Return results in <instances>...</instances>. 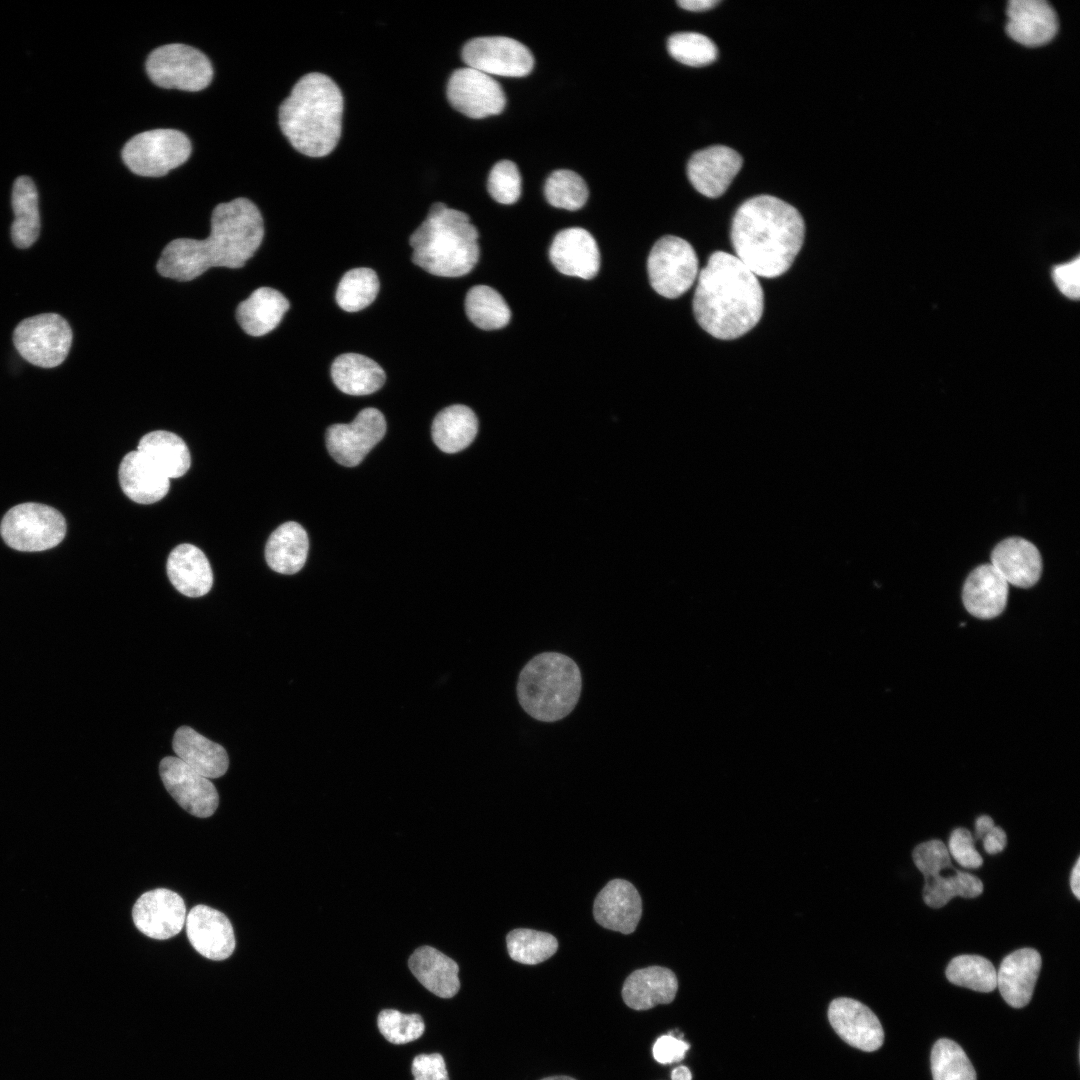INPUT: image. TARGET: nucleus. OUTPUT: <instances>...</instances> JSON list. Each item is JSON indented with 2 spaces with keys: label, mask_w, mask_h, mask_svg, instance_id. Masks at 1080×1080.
Wrapping results in <instances>:
<instances>
[{
  "label": "nucleus",
  "mask_w": 1080,
  "mask_h": 1080,
  "mask_svg": "<svg viewBox=\"0 0 1080 1080\" xmlns=\"http://www.w3.org/2000/svg\"><path fill=\"white\" fill-rule=\"evenodd\" d=\"M264 236L260 211L250 200L218 204L211 215L210 235L203 240L178 238L166 245L157 262L166 278L190 281L212 267L241 268Z\"/></svg>",
  "instance_id": "1"
},
{
  "label": "nucleus",
  "mask_w": 1080,
  "mask_h": 1080,
  "mask_svg": "<svg viewBox=\"0 0 1080 1080\" xmlns=\"http://www.w3.org/2000/svg\"><path fill=\"white\" fill-rule=\"evenodd\" d=\"M804 237L805 223L798 210L771 195L755 196L740 205L730 230L736 257L765 278L778 277L791 267Z\"/></svg>",
  "instance_id": "2"
},
{
  "label": "nucleus",
  "mask_w": 1080,
  "mask_h": 1080,
  "mask_svg": "<svg viewBox=\"0 0 1080 1080\" xmlns=\"http://www.w3.org/2000/svg\"><path fill=\"white\" fill-rule=\"evenodd\" d=\"M764 309L756 275L736 256L716 251L698 276L693 312L711 336L736 339L754 328Z\"/></svg>",
  "instance_id": "3"
},
{
  "label": "nucleus",
  "mask_w": 1080,
  "mask_h": 1080,
  "mask_svg": "<svg viewBox=\"0 0 1080 1080\" xmlns=\"http://www.w3.org/2000/svg\"><path fill=\"white\" fill-rule=\"evenodd\" d=\"M343 96L327 75L301 77L279 108V125L291 145L310 157L328 155L342 129Z\"/></svg>",
  "instance_id": "4"
},
{
  "label": "nucleus",
  "mask_w": 1080,
  "mask_h": 1080,
  "mask_svg": "<svg viewBox=\"0 0 1080 1080\" xmlns=\"http://www.w3.org/2000/svg\"><path fill=\"white\" fill-rule=\"evenodd\" d=\"M478 238L466 213L436 202L409 238L412 261L435 276L466 275L479 259Z\"/></svg>",
  "instance_id": "5"
},
{
  "label": "nucleus",
  "mask_w": 1080,
  "mask_h": 1080,
  "mask_svg": "<svg viewBox=\"0 0 1080 1080\" xmlns=\"http://www.w3.org/2000/svg\"><path fill=\"white\" fill-rule=\"evenodd\" d=\"M582 676L576 662L558 652L534 656L521 670L517 698L522 709L542 722H556L576 707Z\"/></svg>",
  "instance_id": "6"
},
{
  "label": "nucleus",
  "mask_w": 1080,
  "mask_h": 1080,
  "mask_svg": "<svg viewBox=\"0 0 1080 1080\" xmlns=\"http://www.w3.org/2000/svg\"><path fill=\"white\" fill-rule=\"evenodd\" d=\"M4 542L22 552H39L57 546L65 537L66 521L55 508L34 502L9 509L0 524Z\"/></svg>",
  "instance_id": "7"
},
{
  "label": "nucleus",
  "mask_w": 1080,
  "mask_h": 1080,
  "mask_svg": "<svg viewBox=\"0 0 1080 1080\" xmlns=\"http://www.w3.org/2000/svg\"><path fill=\"white\" fill-rule=\"evenodd\" d=\"M188 137L174 129H154L133 136L122 149V159L135 174L158 177L183 164L190 156Z\"/></svg>",
  "instance_id": "8"
},
{
  "label": "nucleus",
  "mask_w": 1080,
  "mask_h": 1080,
  "mask_svg": "<svg viewBox=\"0 0 1080 1080\" xmlns=\"http://www.w3.org/2000/svg\"><path fill=\"white\" fill-rule=\"evenodd\" d=\"M13 342L19 354L29 363L53 368L66 359L72 343V330L62 316L43 313L22 320L14 329Z\"/></svg>",
  "instance_id": "9"
},
{
  "label": "nucleus",
  "mask_w": 1080,
  "mask_h": 1080,
  "mask_svg": "<svg viewBox=\"0 0 1080 1080\" xmlns=\"http://www.w3.org/2000/svg\"><path fill=\"white\" fill-rule=\"evenodd\" d=\"M146 71L157 86L184 91L202 90L213 77L209 59L196 48L180 43L153 50L146 60Z\"/></svg>",
  "instance_id": "10"
},
{
  "label": "nucleus",
  "mask_w": 1080,
  "mask_h": 1080,
  "mask_svg": "<svg viewBox=\"0 0 1080 1080\" xmlns=\"http://www.w3.org/2000/svg\"><path fill=\"white\" fill-rule=\"evenodd\" d=\"M652 288L666 298H677L691 288L698 274L697 255L686 240L666 235L653 245L647 261Z\"/></svg>",
  "instance_id": "11"
},
{
  "label": "nucleus",
  "mask_w": 1080,
  "mask_h": 1080,
  "mask_svg": "<svg viewBox=\"0 0 1080 1080\" xmlns=\"http://www.w3.org/2000/svg\"><path fill=\"white\" fill-rule=\"evenodd\" d=\"M468 67L488 75L523 77L534 66V58L524 44L506 36H484L469 40L462 49Z\"/></svg>",
  "instance_id": "12"
},
{
  "label": "nucleus",
  "mask_w": 1080,
  "mask_h": 1080,
  "mask_svg": "<svg viewBox=\"0 0 1080 1080\" xmlns=\"http://www.w3.org/2000/svg\"><path fill=\"white\" fill-rule=\"evenodd\" d=\"M386 421L376 408H364L348 424H333L326 432V446L335 461L353 467L384 437Z\"/></svg>",
  "instance_id": "13"
},
{
  "label": "nucleus",
  "mask_w": 1080,
  "mask_h": 1080,
  "mask_svg": "<svg viewBox=\"0 0 1080 1080\" xmlns=\"http://www.w3.org/2000/svg\"><path fill=\"white\" fill-rule=\"evenodd\" d=\"M447 99L454 109L473 119L499 114L506 103L501 85L492 76L468 66L451 74Z\"/></svg>",
  "instance_id": "14"
},
{
  "label": "nucleus",
  "mask_w": 1080,
  "mask_h": 1080,
  "mask_svg": "<svg viewBox=\"0 0 1080 1080\" xmlns=\"http://www.w3.org/2000/svg\"><path fill=\"white\" fill-rule=\"evenodd\" d=\"M159 773L166 790L188 813L207 818L216 811L219 796L213 783L181 759L164 757Z\"/></svg>",
  "instance_id": "15"
},
{
  "label": "nucleus",
  "mask_w": 1080,
  "mask_h": 1080,
  "mask_svg": "<svg viewBox=\"0 0 1080 1080\" xmlns=\"http://www.w3.org/2000/svg\"><path fill=\"white\" fill-rule=\"evenodd\" d=\"M136 928L144 935L157 940L177 935L186 921V907L176 892L157 888L142 894L132 909Z\"/></svg>",
  "instance_id": "16"
},
{
  "label": "nucleus",
  "mask_w": 1080,
  "mask_h": 1080,
  "mask_svg": "<svg viewBox=\"0 0 1080 1080\" xmlns=\"http://www.w3.org/2000/svg\"><path fill=\"white\" fill-rule=\"evenodd\" d=\"M828 1019L835 1032L850 1046L872 1052L884 1041V1032L877 1016L863 1003L840 997L832 1000Z\"/></svg>",
  "instance_id": "17"
},
{
  "label": "nucleus",
  "mask_w": 1080,
  "mask_h": 1080,
  "mask_svg": "<svg viewBox=\"0 0 1080 1080\" xmlns=\"http://www.w3.org/2000/svg\"><path fill=\"white\" fill-rule=\"evenodd\" d=\"M743 164L734 149L715 145L695 152L689 159L687 175L693 187L709 198L721 196Z\"/></svg>",
  "instance_id": "18"
},
{
  "label": "nucleus",
  "mask_w": 1080,
  "mask_h": 1080,
  "mask_svg": "<svg viewBox=\"0 0 1080 1080\" xmlns=\"http://www.w3.org/2000/svg\"><path fill=\"white\" fill-rule=\"evenodd\" d=\"M185 925L192 947L203 957L220 961L232 955L235 936L224 913L200 904L190 910Z\"/></svg>",
  "instance_id": "19"
},
{
  "label": "nucleus",
  "mask_w": 1080,
  "mask_h": 1080,
  "mask_svg": "<svg viewBox=\"0 0 1080 1080\" xmlns=\"http://www.w3.org/2000/svg\"><path fill=\"white\" fill-rule=\"evenodd\" d=\"M549 257L564 275L592 279L600 268V252L593 236L585 229L571 227L559 231L553 239Z\"/></svg>",
  "instance_id": "20"
},
{
  "label": "nucleus",
  "mask_w": 1080,
  "mask_h": 1080,
  "mask_svg": "<svg viewBox=\"0 0 1080 1080\" xmlns=\"http://www.w3.org/2000/svg\"><path fill=\"white\" fill-rule=\"evenodd\" d=\"M593 915L602 927L631 934L642 915L641 897L629 881L611 880L596 896Z\"/></svg>",
  "instance_id": "21"
},
{
  "label": "nucleus",
  "mask_w": 1080,
  "mask_h": 1080,
  "mask_svg": "<svg viewBox=\"0 0 1080 1080\" xmlns=\"http://www.w3.org/2000/svg\"><path fill=\"white\" fill-rule=\"evenodd\" d=\"M1007 16V34L1025 46L1044 45L1058 31L1057 14L1045 0H1011Z\"/></svg>",
  "instance_id": "22"
},
{
  "label": "nucleus",
  "mask_w": 1080,
  "mask_h": 1080,
  "mask_svg": "<svg viewBox=\"0 0 1080 1080\" xmlns=\"http://www.w3.org/2000/svg\"><path fill=\"white\" fill-rule=\"evenodd\" d=\"M1041 964V956L1033 948L1018 949L1002 960L997 971V987L1006 1003L1021 1008L1030 1002Z\"/></svg>",
  "instance_id": "23"
},
{
  "label": "nucleus",
  "mask_w": 1080,
  "mask_h": 1080,
  "mask_svg": "<svg viewBox=\"0 0 1080 1080\" xmlns=\"http://www.w3.org/2000/svg\"><path fill=\"white\" fill-rule=\"evenodd\" d=\"M991 565L1008 584L1020 588L1036 584L1042 572L1037 547L1020 537H1010L998 543L991 553Z\"/></svg>",
  "instance_id": "24"
},
{
  "label": "nucleus",
  "mask_w": 1080,
  "mask_h": 1080,
  "mask_svg": "<svg viewBox=\"0 0 1080 1080\" xmlns=\"http://www.w3.org/2000/svg\"><path fill=\"white\" fill-rule=\"evenodd\" d=\"M1008 585L991 564L976 567L963 586L962 599L966 610L981 619L1000 615L1007 604Z\"/></svg>",
  "instance_id": "25"
},
{
  "label": "nucleus",
  "mask_w": 1080,
  "mask_h": 1080,
  "mask_svg": "<svg viewBox=\"0 0 1080 1080\" xmlns=\"http://www.w3.org/2000/svg\"><path fill=\"white\" fill-rule=\"evenodd\" d=\"M678 990V980L670 969L650 966L632 972L625 980L622 997L634 1010H648L658 1004L672 1002Z\"/></svg>",
  "instance_id": "26"
},
{
  "label": "nucleus",
  "mask_w": 1080,
  "mask_h": 1080,
  "mask_svg": "<svg viewBox=\"0 0 1080 1080\" xmlns=\"http://www.w3.org/2000/svg\"><path fill=\"white\" fill-rule=\"evenodd\" d=\"M119 482L123 492L139 504H152L169 491V478L139 451L126 454L119 466Z\"/></svg>",
  "instance_id": "27"
},
{
  "label": "nucleus",
  "mask_w": 1080,
  "mask_h": 1080,
  "mask_svg": "<svg viewBox=\"0 0 1080 1080\" xmlns=\"http://www.w3.org/2000/svg\"><path fill=\"white\" fill-rule=\"evenodd\" d=\"M167 574L172 585L187 597L207 594L213 584V573L205 554L192 544L176 546L168 556Z\"/></svg>",
  "instance_id": "28"
},
{
  "label": "nucleus",
  "mask_w": 1080,
  "mask_h": 1080,
  "mask_svg": "<svg viewBox=\"0 0 1080 1080\" xmlns=\"http://www.w3.org/2000/svg\"><path fill=\"white\" fill-rule=\"evenodd\" d=\"M176 757L206 778L224 775L229 766L226 750L188 726L177 729L173 738Z\"/></svg>",
  "instance_id": "29"
},
{
  "label": "nucleus",
  "mask_w": 1080,
  "mask_h": 1080,
  "mask_svg": "<svg viewBox=\"0 0 1080 1080\" xmlns=\"http://www.w3.org/2000/svg\"><path fill=\"white\" fill-rule=\"evenodd\" d=\"M416 979L441 998H451L460 989L457 963L431 946L416 949L408 960Z\"/></svg>",
  "instance_id": "30"
},
{
  "label": "nucleus",
  "mask_w": 1080,
  "mask_h": 1080,
  "mask_svg": "<svg viewBox=\"0 0 1080 1080\" xmlns=\"http://www.w3.org/2000/svg\"><path fill=\"white\" fill-rule=\"evenodd\" d=\"M289 309V301L278 290L270 287L256 289L236 309V319L245 333L263 336L280 323Z\"/></svg>",
  "instance_id": "31"
},
{
  "label": "nucleus",
  "mask_w": 1080,
  "mask_h": 1080,
  "mask_svg": "<svg viewBox=\"0 0 1080 1080\" xmlns=\"http://www.w3.org/2000/svg\"><path fill=\"white\" fill-rule=\"evenodd\" d=\"M331 377L340 391L354 396L376 392L386 379L378 363L357 353L339 355L331 365Z\"/></svg>",
  "instance_id": "32"
},
{
  "label": "nucleus",
  "mask_w": 1080,
  "mask_h": 1080,
  "mask_svg": "<svg viewBox=\"0 0 1080 1080\" xmlns=\"http://www.w3.org/2000/svg\"><path fill=\"white\" fill-rule=\"evenodd\" d=\"M308 549L304 528L296 522H286L270 535L265 547L266 562L278 573L295 574L304 566Z\"/></svg>",
  "instance_id": "33"
},
{
  "label": "nucleus",
  "mask_w": 1080,
  "mask_h": 1080,
  "mask_svg": "<svg viewBox=\"0 0 1080 1080\" xmlns=\"http://www.w3.org/2000/svg\"><path fill=\"white\" fill-rule=\"evenodd\" d=\"M137 451L169 479L183 476L191 465L186 443L172 432L156 430L147 433L140 439Z\"/></svg>",
  "instance_id": "34"
},
{
  "label": "nucleus",
  "mask_w": 1080,
  "mask_h": 1080,
  "mask_svg": "<svg viewBox=\"0 0 1080 1080\" xmlns=\"http://www.w3.org/2000/svg\"><path fill=\"white\" fill-rule=\"evenodd\" d=\"M478 431L475 413L467 406L455 404L441 410L432 423V438L445 453H456L474 440Z\"/></svg>",
  "instance_id": "35"
},
{
  "label": "nucleus",
  "mask_w": 1080,
  "mask_h": 1080,
  "mask_svg": "<svg viewBox=\"0 0 1080 1080\" xmlns=\"http://www.w3.org/2000/svg\"><path fill=\"white\" fill-rule=\"evenodd\" d=\"M11 203L14 212L12 241L18 248H28L36 242L40 232L38 193L32 179L20 176L15 180Z\"/></svg>",
  "instance_id": "36"
},
{
  "label": "nucleus",
  "mask_w": 1080,
  "mask_h": 1080,
  "mask_svg": "<svg viewBox=\"0 0 1080 1080\" xmlns=\"http://www.w3.org/2000/svg\"><path fill=\"white\" fill-rule=\"evenodd\" d=\"M465 311L469 320L483 330H496L506 326L511 311L504 298L493 288L476 285L465 297Z\"/></svg>",
  "instance_id": "37"
},
{
  "label": "nucleus",
  "mask_w": 1080,
  "mask_h": 1080,
  "mask_svg": "<svg viewBox=\"0 0 1080 1080\" xmlns=\"http://www.w3.org/2000/svg\"><path fill=\"white\" fill-rule=\"evenodd\" d=\"M923 900L931 908H941L952 898H975L983 892V883L975 875L955 870L952 875L941 876L933 872L924 876Z\"/></svg>",
  "instance_id": "38"
},
{
  "label": "nucleus",
  "mask_w": 1080,
  "mask_h": 1080,
  "mask_svg": "<svg viewBox=\"0 0 1080 1080\" xmlns=\"http://www.w3.org/2000/svg\"><path fill=\"white\" fill-rule=\"evenodd\" d=\"M947 979L957 986L978 992H991L997 987V970L979 955H959L946 968Z\"/></svg>",
  "instance_id": "39"
},
{
  "label": "nucleus",
  "mask_w": 1080,
  "mask_h": 1080,
  "mask_svg": "<svg viewBox=\"0 0 1080 1080\" xmlns=\"http://www.w3.org/2000/svg\"><path fill=\"white\" fill-rule=\"evenodd\" d=\"M379 287V279L373 269L353 268L342 276L336 290V302L347 312L360 311L375 300Z\"/></svg>",
  "instance_id": "40"
},
{
  "label": "nucleus",
  "mask_w": 1080,
  "mask_h": 1080,
  "mask_svg": "<svg viewBox=\"0 0 1080 1080\" xmlns=\"http://www.w3.org/2000/svg\"><path fill=\"white\" fill-rule=\"evenodd\" d=\"M506 943L512 960L527 965L547 960L558 949V941L553 935L524 928L510 931L506 936Z\"/></svg>",
  "instance_id": "41"
},
{
  "label": "nucleus",
  "mask_w": 1080,
  "mask_h": 1080,
  "mask_svg": "<svg viewBox=\"0 0 1080 1080\" xmlns=\"http://www.w3.org/2000/svg\"><path fill=\"white\" fill-rule=\"evenodd\" d=\"M931 1070L933 1080H976V1072L964 1050L946 1038L933 1045Z\"/></svg>",
  "instance_id": "42"
},
{
  "label": "nucleus",
  "mask_w": 1080,
  "mask_h": 1080,
  "mask_svg": "<svg viewBox=\"0 0 1080 1080\" xmlns=\"http://www.w3.org/2000/svg\"><path fill=\"white\" fill-rule=\"evenodd\" d=\"M544 193L552 206L571 211L583 207L589 195L583 178L567 169L556 170L547 178Z\"/></svg>",
  "instance_id": "43"
},
{
  "label": "nucleus",
  "mask_w": 1080,
  "mask_h": 1080,
  "mask_svg": "<svg viewBox=\"0 0 1080 1080\" xmlns=\"http://www.w3.org/2000/svg\"><path fill=\"white\" fill-rule=\"evenodd\" d=\"M667 49L678 62L693 67L711 64L718 56L715 43L697 32H678L671 35L667 41Z\"/></svg>",
  "instance_id": "44"
},
{
  "label": "nucleus",
  "mask_w": 1080,
  "mask_h": 1080,
  "mask_svg": "<svg viewBox=\"0 0 1080 1080\" xmlns=\"http://www.w3.org/2000/svg\"><path fill=\"white\" fill-rule=\"evenodd\" d=\"M378 1029L393 1044H406L422 1036L425 1024L419 1014H404L395 1009L382 1010L377 1018Z\"/></svg>",
  "instance_id": "45"
},
{
  "label": "nucleus",
  "mask_w": 1080,
  "mask_h": 1080,
  "mask_svg": "<svg viewBox=\"0 0 1080 1080\" xmlns=\"http://www.w3.org/2000/svg\"><path fill=\"white\" fill-rule=\"evenodd\" d=\"M487 189L490 196L501 204H513L521 195V176L516 164L501 160L491 169Z\"/></svg>",
  "instance_id": "46"
},
{
  "label": "nucleus",
  "mask_w": 1080,
  "mask_h": 1080,
  "mask_svg": "<svg viewBox=\"0 0 1080 1080\" xmlns=\"http://www.w3.org/2000/svg\"><path fill=\"white\" fill-rule=\"evenodd\" d=\"M912 857L923 876L953 867L947 847L938 839L917 845L912 852Z\"/></svg>",
  "instance_id": "47"
},
{
  "label": "nucleus",
  "mask_w": 1080,
  "mask_h": 1080,
  "mask_svg": "<svg viewBox=\"0 0 1080 1080\" xmlns=\"http://www.w3.org/2000/svg\"><path fill=\"white\" fill-rule=\"evenodd\" d=\"M948 851L955 861L968 869H975L983 864V859L974 847V840L969 830L954 829L949 837Z\"/></svg>",
  "instance_id": "48"
},
{
  "label": "nucleus",
  "mask_w": 1080,
  "mask_h": 1080,
  "mask_svg": "<svg viewBox=\"0 0 1080 1080\" xmlns=\"http://www.w3.org/2000/svg\"><path fill=\"white\" fill-rule=\"evenodd\" d=\"M1053 282L1062 295L1077 300L1080 296V257L1054 265L1051 271Z\"/></svg>",
  "instance_id": "49"
},
{
  "label": "nucleus",
  "mask_w": 1080,
  "mask_h": 1080,
  "mask_svg": "<svg viewBox=\"0 0 1080 1080\" xmlns=\"http://www.w3.org/2000/svg\"><path fill=\"white\" fill-rule=\"evenodd\" d=\"M414 1080H449L445 1060L438 1053L420 1054L412 1061Z\"/></svg>",
  "instance_id": "50"
},
{
  "label": "nucleus",
  "mask_w": 1080,
  "mask_h": 1080,
  "mask_svg": "<svg viewBox=\"0 0 1080 1080\" xmlns=\"http://www.w3.org/2000/svg\"><path fill=\"white\" fill-rule=\"evenodd\" d=\"M689 1044L672 1034L659 1037L653 1046V1056L661 1064H670L681 1061Z\"/></svg>",
  "instance_id": "51"
},
{
  "label": "nucleus",
  "mask_w": 1080,
  "mask_h": 1080,
  "mask_svg": "<svg viewBox=\"0 0 1080 1080\" xmlns=\"http://www.w3.org/2000/svg\"><path fill=\"white\" fill-rule=\"evenodd\" d=\"M981 839L983 840L984 850L991 855L1003 851L1007 842L1005 831L995 825L987 830Z\"/></svg>",
  "instance_id": "52"
},
{
  "label": "nucleus",
  "mask_w": 1080,
  "mask_h": 1080,
  "mask_svg": "<svg viewBox=\"0 0 1080 1080\" xmlns=\"http://www.w3.org/2000/svg\"><path fill=\"white\" fill-rule=\"evenodd\" d=\"M720 0H678L677 4L683 9L700 12L706 11L718 5Z\"/></svg>",
  "instance_id": "53"
},
{
  "label": "nucleus",
  "mask_w": 1080,
  "mask_h": 1080,
  "mask_svg": "<svg viewBox=\"0 0 1080 1080\" xmlns=\"http://www.w3.org/2000/svg\"><path fill=\"white\" fill-rule=\"evenodd\" d=\"M1070 886L1073 894L1077 899L1080 898V858H1077L1076 863L1071 871Z\"/></svg>",
  "instance_id": "54"
},
{
  "label": "nucleus",
  "mask_w": 1080,
  "mask_h": 1080,
  "mask_svg": "<svg viewBox=\"0 0 1080 1080\" xmlns=\"http://www.w3.org/2000/svg\"><path fill=\"white\" fill-rule=\"evenodd\" d=\"M994 826L993 819L988 815H981L977 818L975 823L976 838L981 839L982 835Z\"/></svg>",
  "instance_id": "55"
},
{
  "label": "nucleus",
  "mask_w": 1080,
  "mask_h": 1080,
  "mask_svg": "<svg viewBox=\"0 0 1080 1080\" xmlns=\"http://www.w3.org/2000/svg\"><path fill=\"white\" fill-rule=\"evenodd\" d=\"M672 1080H692V1074L686 1066L676 1067L671 1073Z\"/></svg>",
  "instance_id": "56"
},
{
  "label": "nucleus",
  "mask_w": 1080,
  "mask_h": 1080,
  "mask_svg": "<svg viewBox=\"0 0 1080 1080\" xmlns=\"http://www.w3.org/2000/svg\"><path fill=\"white\" fill-rule=\"evenodd\" d=\"M541 1080H575V1079L571 1078V1077H568V1076H553V1077H547V1078H544V1079H541Z\"/></svg>",
  "instance_id": "57"
}]
</instances>
